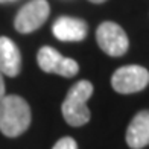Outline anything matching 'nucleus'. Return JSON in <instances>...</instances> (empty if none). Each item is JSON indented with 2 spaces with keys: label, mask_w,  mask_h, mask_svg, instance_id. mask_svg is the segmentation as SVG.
Segmentation results:
<instances>
[{
  "label": "nucleus",
  "mask_w": 149,
  "mask_h": 149,
  "mask_svg": "<svg viewBox=\"0 0 149 149\" xmlns=\"http://www.w3.org/2000/svg\"><path fill=\"white\" fill-rule=\"evenodd\" d=\"M22 70V53L8 37H0V72L14 78Z\"/></svg>",
  "instance_id": "8"
},
{
  "label": "nucleus",
  "mask_w": 149,
  "mask_h": 149,
  "mask_svg": "<svg viewBox=\"0 0 149 149\" xmlns=\"http://www.w3.org/2000/svg\"><path fill=\"white\" fill-rule=\"evenodd\" d=\"M96 40L99 47L110 56H122L128 52L130 40L126 32L117 23L104 22L96 31Z\"/></svg>",
  "instance_id": "3"
},
{
  "label": "nucleus",
  "mask_w": 149,
  "mask_h": 149,
  "mask_svg": "<svg viewBox=\"0 0 149 149\" xmlns=\"http://www.w3.org/2000/svg\"><path fill=\"white\" fill-rule=\"evenodd\" d=\"M93 94V84L90 81H79L69 90L61 105V111L65 122L72 126H82L90 120V110L87 100Z\"/></svg>",
  "instance_id": "2"
},
{
  "label": "nucleus",
  "mask_w": 149,
  "mask_h": 149,
  "mask_svg": "<svg viewBox=\"0 0 149 149\" xmlns=\"http://www.w3.org/2000/svg\"><path fill=\"white\" fill-rule=\"evenodd\" d=\"M149 84V72L140 65H125L114 72L111 78L113 88L120 94L141 91Z\"/></svg>",
  "instance_id": "4"
},
{
  "label": "nucleus",
  "mask_w": 149,
  "mask_h": 149,
  "mask_svg": "<svg viewBox=\"0 0 149 149\" xmlns=\"http://www.w3.org/2000/svg\"><path fill=\"white\" fill-rule=\"evenodd\" d=\"M0 2H12V0H0Z\"/></svg>",
  "instance_id": "13"
},
{
  "label": "nucleus",
  "mask_w": 149,
  "mask_h": 149,
  "mask_svg": "<svg viewBox=\"0 0 149 149\" xmlns=\"http://www.w3.org/2000/svg\"><path fill=\"white\" fill-rule=\"evenodd\" d=\"M90 2H93V3H102V2H105V0H90Z\"/></svg>",
  "instance_id": "12"
},
{
  "label": "nucleus",
  "mask_w": 149,
  "mask_h": 149,
  "mask_svg": "<svg viewBox=\"0 0 149 149\" xmlns=\"http://www.w3.org/2000/svg\"><path fill=\"white\" fill-rule=\"evenodd\" d=\"M5 97V81H3V73L0 72V100Z\"/></svg>",
  "instance_id": "11"
},
{
  "label": "nucleus",
  "mask_w": 149,
  "mask_h": 149,
  "mask_svg": "<svg viewBox=\"0 0 149 149\" xmlns=\"http://www.w3.org/2000/svg\"><path fill=\"white\" fill-rule=\"evenodd\" d=\"M38 65L46 73H56L64 78H72L79 72V65L74 59L63 56L53 47L44 46L38 50L37 55Z\"/></svg>",
  "instance_id": "6"
},
{
  "label": "nucleus",
  "mask_w": 149,
  "mask_h": 149,
  "mask_svg": "<svg viewBox=\"0 0 149 149\" xmlns=\"http://www.w3.org/2000/svg\"><path fill=\"white\" fill-rule=\"evenodd\" d=\"M126 143L132 149H141L149 145V110L134 116L126 130Z\"/></svg>",
  "instance_id": "9"
},
{
  "label": "nucleus",
  "mask_w": 149,
  "mask_h": 149,
  "mask_svg": "<svg viewBox=\"0 0 149 149\" xmlns=\"http://www.w3.org/2000/svg\"><path fill=\"white\" fill-rule=\"evenodd\" d=\"M49 12L50 6L47 0H31L18 11L14 20V26L20 33H31L44 24Z\"/></svg>",
  "instance_id": "5"
},
{
  "label": "nucleus",
  "mask_w": 149,
  "mask_h": 149,
  "mask_svg": "<svg viewBox=\"0 0 149 149\" xmlns=\"http://www.w3.org/2000/svg\"><path fill=\"white\" fill-rule=\"evenodd\" d=\"M31 125V108L28 102L15 94L0 100V131L6 137H18Z\"/></svg>",
  "instance_id": "1"
},
{
  "label": "nucleus",
  "mask_w": 149,
  "mask_h": 149,
  "mask_svg": "<svg viewBox=\"0 0 149 149\" xmlns=\"http://www.w3.org/2000/svg\"><path fill=\"white\" fill-rule=\"evenodd\" d=\"M52 149H78V145L72 137H63L56 141Z\"/></svg>",
  "instance_id": "10"
},
{
  "label": "nucleus",
  "mask_w": 149,
  "mask_h": 149,
  "mask_svg": "<svg viewBox=\"0 0 149 149\" xmlns=\"http://www.w3.org/2000/svg\"><path fill=\"white\" fill-rule=\"evenodd\" d=\"M52 32L61 41H81L87 37L88 26L84 20L74 17H59L52 26Z\"/></svg>",
  "instance_id": "7"
}]
</instances>
